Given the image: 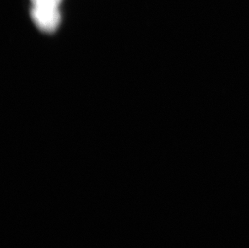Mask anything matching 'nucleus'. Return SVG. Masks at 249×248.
I'll list each match as a JSON object with an SVG mask.
<instances>
[{"mask_svg":"<svg viewBox=\"0 0 249 248\" xmlns=\"http://www.w3.org/2000/svg\"><path fill=\"white\" fill-rule=\"evenodd\" d=\"M30 13L36 25L47 33H52L56 30L61 21V14L57 8L47 9L33 7Z\"/></svg>","mask_w":249,"mask_h":248,"instance_id":"obj_1","label":"nucleus"},{"mask_svg":"<svg viewBox=\"0 0 249 248\" xmlns=\"http://www.w3.org/2000/svg\"><path fill=\"white\" fill-rule=\"evenodd\" d=\"M33 7L47 9H56L58 7L61 0H31Z\"/></svg>","mask_w":249,"mask_h":248,"instance_id":"obj_2","label":"nucleus"}]
</instances>
